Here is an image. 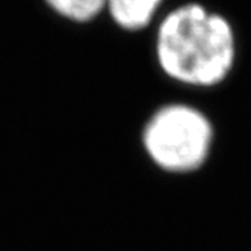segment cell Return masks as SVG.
Here are the masks:
<instances>
[{"mask_svg":"<svg viewBox=\"0 0 251 251\" xmlns=\"http://www.w3.org/2000/svg\"><path fill=\"white\" fill-rule=\"evenodd\" d=\"M51 12L71 23H89L104 12L106 0H44Z\"/></svg>","mask_w":251,"mask_h":251,"instance_id":"obj_4","label":"cell"},{"mask_svg":"<svg viewBox=\"0 0 251 251\" xmlns=\"http://www.w3.org/2000/svg\"><path fill=\"white\" fill-rule=\"evenodd\" d=\"M215 129L210 118L188 103H167L149 117L141 132L147 157L165 173L199 171L210 157Z\"/></svg>","mask_w":251,"mask_h":251,"instance_id":"obj_2","label":"cell"},{"mask_svg":"<svg viewBox=\"0 0 251 251\" xmlns=\"http://www.w3.org/2000/svg\"><path fill=\"white\" fill-rule=\"evenodd\" d=\"M236 50L231 23L199 2L178 5L156 27L154 56L160 71L186 86L223 83L235 67Z\"/></svg>","mask_w":251,"mask_h":251,"instance_id":"obj_1","label":"cell"},{"mask_svg":"<svg viewBox=\"0 0 251 251\" xmlns=\"http://www.w3.org/2000/svg\"><path fill=\"white\" fill-rule=\"evenodd\" d=\"M164 0H106L104 12L126 32L149 27L162 8Z\"/></svg>","mask_w":251,"mask_h":251,"instance_id":"obj_3","label":"cell"}]
</instances>
